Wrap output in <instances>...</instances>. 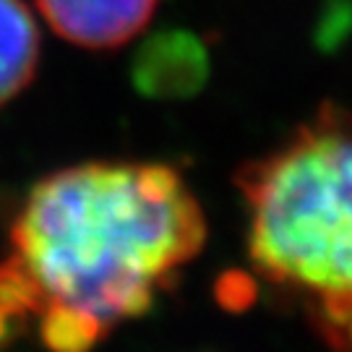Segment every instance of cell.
Here are the masks:
<instances>
[{"label": "cell", "mask_w": 352, "mask_h": 352, "mask_svg": "<svg viewBox=\"0 0 352 352\" xmlns=\"http://www.w3.org/2000/svg\"><path fill=\"white\" fill-rule=\"evenodd\" d=\"M204 238L201 206L173 167L104 162L45 177L11 232L45 305L89 311L104 329L146 314Z\"/></svg>", "instance_id": "6da1fadb"}, {"label": "cell", "mask_w": 352, "mask_h": 352, "mask_svg": "<svg viewBox=\"0 0 352 352\" xmlns=\"http://www.w3.org/2000/svg\"><path fill=\"white\" fill-rule=\"evenodd\" d=\"M256 272L300 295L342 347L352 318V113L324 104L279 149L238 173Z\"/></svg>", "instance_id": "7a4b0ae2"}, {"label": "cell", "mask_w": 352, "mask_h": 352, "mask_svg": "<svg viewBox=\"0 0 352 352\" xmlns=\"http://www.w3.org/2000/svg\"><path fill=\"white\" fill-rule=\"evenodd\" d=\"M209 74L206 45L183 29L151 34L131 63L133 87L151 100H188L209 81Z\"/></svg>", "instance_id": "3957f363"}, {"label": "cell", "mask_w": 352, "mask_h": 352, "mask_svg": "<svg viewBox=\"0 0 352 352\" xmlns=\"http://www.w3.org/2000/svg\"><path fill=\"white\" fill-rule=\"evenodd\" d=\"M160 0H37L55 34L81 47H118L149 24Z\"/></svg>", "instance_id": "277c9868"}, {"label": "cell", "mask_w": 352, "mask_h": 352, "mask_svg": "<svg viewBox=\"0 0 352 352\" xmlns=\"http://www.w3.org/2000/svg\"><path fill=\"white\" fill-rule=\"evenodd\" d=\"M39 60V29L24 0H0V104L32 81Z\"/></svg>", "instance_id": "5b68a950"}, {"label": "cell", "mask_w": 352, "mask_h": 352, "mask_svg": "<svg viewBox=\"0 0 352 352\" xmlns=\"http://www.w3.org/2000/svg\"><path fill=\"white\" fill-rule=\"evenodd\" d=\"M39 316H42V342L50 350H87L104 334V324L97 316L65 302H50Z\"/></svg>", "instance_id": "8992f818"}, {"label": "cell", "mask_w": 352, "mask_h": 352, "mask_svg": "<svg viewBox=\"0 0 352 352\" xmlns=\"http://www.w3.org/2000/svg\"><path fill=\"white\" fill-rule=\"evenodd\" d=\"M0 305L16 316L45 311V298L39 292L37 282L13 256L0 264Z\"/></svg>", "instance_id": "52a82bcc"}, {"label": "cell", "mask_w": 352, "mask_h": 352, "mask_svg": "<svg viewBox=\"0 0 352 352\" xmlns=\"http://www.w3.org/2000/svg\"><path fill=\"white\" fill-rule=\"evenodd\" d=\"M217 298L219 302L230 308V311H243L248 308L256 298V285L248 274H240V272H232V274H225L217 285Z\"/></svg>", "instance_id": "ba28073f"}, {"label": "cell", "mask_w": 352, "mask_h": 352, "mask_svg": "<svg viewBox=\"0 0 352 352\" xmlns=\"http://www.w3.org/2000/svg\"><path fill=\"white\" fill-rule=\"evenodd\" d=\"M21 318H24V316L11 314L8 308H3V305H0V344L11 342V337L16 334V331H19V324H21Z\"/></svg>", "instance_id": "9c48e42d"}, {"label": "cell", "mask_w": 352, "mask_h": 352, "mask_svg": "<svg viewBox=\"0 0 352 352\" xmlns=\"http://www.w3.org/2000/svg\"><path fill=\"white\" fill-rule=\"evenodd\" d=\"M342 347H352V318L350 324L344 327V334H342Z\"/></svg>", "instance_id": "30bf717a"}]
</instances>
